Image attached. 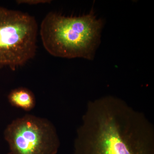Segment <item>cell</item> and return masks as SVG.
I'll list each match as a JSON object with an SVG mask.
<instances>
[{"label": "cell", "mask_w": 154, "mask_h": 154, "mask_svg": "<svg viewBox=\"0 0 154 154\" xmlns=\"http://www.w3.org/2000/svg\"><path fill=\"white\" fill-rule=\"evenodd\" d=\"M103 24L93 10L79 17L51 12L41 22L40 35L44 48L51 55L91 60L100 44Z\"/></svg>", "instance_id": "cell-2"}, {"label": "cell", "mask_w": 154, "mask_h": 154, "mask_svg": "<svg viewBox=\"0 0 154 154\" xmlns=\"http://www.w3.org/2000/svg\"><path fill=\"white\" fill-rule=\"evenodd\" d=\"M74 154H154L153 125L120 98H98L87 105Z\"/></svg>", "instance_id": "cell-1"}, {"label": "cell", "mask_w": 154, "mask_h": 154, "mask_svg": "<svg viewBox=\"0 0 154 154\" xmlns=\"http://www.w3.org/2000/svg\"><path fill=\"white\" fill-rule=\"evenodd\" d=\"M4 137L11 154H56L60 146L52 122L30 114L12 121L5 129Z\"/></svg>", "instance_id": "cell-4"}, {"label": "cell", "mask_w": 154, "mask_h": 154, "mask_svg": "<svg viewBox=\"0 0 154 154\" xmlns=\"http://www.w3.org/2000/svg\"><path fill=\"white\" fill-rule=\"evenodd\" d=\"M16 2L19 5L21 4H26L30 5H37L39 4H46L51 2L49 0H19L16 1Z\"/></svg>", "instance_id": "cell-6"}, {"label": "cell", "mask_w": 154, "mask_h": 154, "mask_svg": "<svg viewBox=\"0 0 154 154\" xmlns=\"http://www.w3.org/2000/svg\"><path fill=\"white\" fill-rule=\"evenodd\" d=\"M8 99L12 106L25 111H30L36 105V98L33 92L23 87L12 90L8 96Z\"/></svg>", "instance_id": "cell-5"}, {"label": "cell", "mask_w": 154, "mask_h": 154, "mask_svg": "<svg viewBox=\"0 0 154 154\" xmlns=\"http://www.w3.org/2000/svg\"><path fill=\"white\" fill-rule=\"evenodd\" d=\"M38 30L33 16L0 7V69L15 70L34 57Z\"/></svg>", "instance_id": "cell-3"}]
</instances>
